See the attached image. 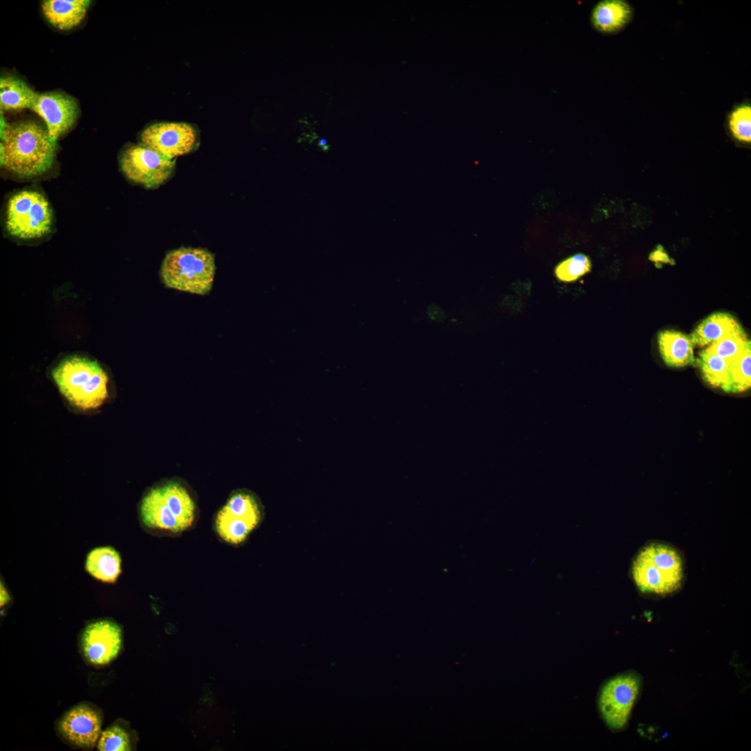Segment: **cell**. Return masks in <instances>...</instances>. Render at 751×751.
Returning <instances> with one entry per match:
<instances>
[{"instance_id": "cell-12", "label": "cell", "mask_w": 751, "mask_h": 751, "mask_svg": "<svg viewBox=\"0 0 751 751\" xmlns=\"http://www.w3.org/2000/svg\"><path fill=\"white\" fill-rule=\"evenodd\" d=\"M99 713L86 704L76 705L67 711L59 720L60 735L72 745L82 748H92L102 732Z\"/></svg>"}, {"instance_id": "cell-18", "label": "cell", "mask_w": 751, "mask_h": 751, "mask_svg": "<svg viewBox=\"0 0 751 751\" xmlns=\"http://www.w3.org/2000/svg\"><path fill=\"white\" fill-rule=\"evenodd\" d=\"M38 95L26 83L15 76H6L0 79L1 111L31 108Z\"/></svg>"}, {"instance_id": "cell-23", "label": "cell", "mask_w": 751, "mask_h": 751, "mask_svg": "<svg viewBox=\"0 0 751 751\" xmlns=\"http://www.w3.org/2000/svg\"><path fill=\"white\" fill-rule=\"evenodd\" d=\"M590 269V258L584 254L578 253L560 262L554 269V274L560 282H572L589 273Z\"/></svg>"}, {"instance_id": "cell-1", "label": "cell", "mask_w": 751, "mask_h": 751, "mask_svg": "<svg viewBox=\"0 0 751 751\" xmlns=\"http://www.w3.org/2000/svg\"><path fill=\"white\" fill-rule=\"evenodd\" d=\"M0 145L1 166L19 177L45 174L56 155V143L47 131L32 121L4 124Z\"/></svg>"}, {"instance_id": "cell-13", "label": "cell", "mask_w": 751, "mask_h": 751, "mask_svg": "<svg viewBox=\"0 0 751 751\" xmlns=\"http://www.w3.org/2000/svg\"><path fill=\"white\" fill-rule=\"evenodd\" d=\"M658 344L664 363L670 367H684L695 362L694 346L689 335L665 330L658 334Z\"/></svg>"}, {"instance_id": "cell-19", "label": "cell", "mask_w": 751, "mask_h": 751, "mask_svg": "<svg viewBox=\"0 0 751 751\" xmlns=\"http://www.w3.org/2000/svg\"><path fill=\"white\" fill-rule=\"evenodd\" d=\"M259 521L232 513L223 508L217 515L216 528L219 535L231 544L243 542Z\"/></svg>"}, {"instance_id": "cell-5", "label": "cell", "mask_w": 751, "mask_h": 751, "mask_svg": "<svg viewBox=\"0 0 751 751\" xmlns=\"http://www.w3.org/2000/svg\"><path fill=\"white\" fill-rule=\"evenodd\" d=\"M194 513L195 506L189 495L172 483L151 490L140 506L141 519L146 526L172 532L188 528L193 522Z\"/></svg>"}, {"instance_id": "cell-22", "label": "cell", "mask_w": 751, "mask_h": 751, "mask_svg": "<svg viewBox=\"0 0 751 751\" xmlns=\"http://www.w3.org/2000/svg\"><path fill=\"white\" fill-rule=\"evenodd\" d=\"M750 346V341L748 339L745 331H742L714 341L708 345L704 350L730 362L741 355Z\"/></svg>"}, {"instance_id": "cell-14", "label": "cell", "mask_w": 751, "mask_h": 751, "mask_svg": "<svg viewBox=\"0 0 751 751\" xmlns=\"http://www.w3.org/2000/svg\"><path fill=\"white\" fill-rule=\"evenodd\" d=\"M742 331L741 325L732 314L717 312L704 319L689 336L695 346H704Z\"/></svg>"}, {"instance_id": "cell-9", "label": "cell", "mask_w": 751, "mask_h": 751, "mask_svg": "<svg viewBox=\"0 0 751 751\" xmlns=\"http://www.w3.org/2000/svg\"><path fill=\"white\" fill-rule=\"evenodd\" d=\"M140 139L145 146L172 160L193 150L197 134L194 128L186 123L159 122L146 127Z\"/></svg>"}, {"instance_id": "cell-20", "label": "cell", "mask_w": 751, "mask_h": 751, "mask_svg": "<svg viewBox=\"0 0 751 751\" xmlns=\"http://www.w3.org/2000/svg\"><path fill=\"white\" fill-rule=\"evenodd\" d=\"M704 380L712 387L722 389L728 380L729 362L704 349L695 360Z\"/></svg>"}, {"instance_id": "cell-16", "label": "cell", "mask_w": 751, "mask_h": 751, "mask_svg": "<svg viewBox=\"0 0 751 751\" xmlns=\"http://www.w3.org/2000/svg\"><path fill=\"white\" fill-rule=\"evenodd\" d=\"M632 14L629 4L622 0H605L593 8L591 22L593 26L603 33H613L623 28Z\"/></svg>"}, {"instance_id": "cell-10", "label": "cell", "mask_w": 751, "mask_h": 751, "mask_svg": "<svg viewBox=\"0 0 751 751\" xmlns=\"http://www.w3.org/2000/svg\"><path fill=\"white\" fill-rule=\"evenodd\" d=\"M81 645L83 656L90 663L108 664L117 657L121 649V629L108 620L92 622L84 629Z\"/></svg>"}, {"instance_id": "cell-11", "label": "cell", "mask_w": 751, "mask_h": 751, "mask_svg": "<svg viewBox=\"0 0 751 751\" xmlns=\"http://www.w3.org/2000/svg\"><path fill=\"white\" fill-rule=\"evenodd\" d=\"M31 109L44 120L55 143L73 126L79 114L76 100L60 92L38 94Z\"/></svg>"}, {"instance_id": "cell-25", "label": "cell", "mask_w": 751, "mask_h": 751, "mask_svg": "<svg viewBox=\"0 0 751 751\" xmlns=\"http://www.w3.org/2000/svg\"><path fill=\"white\" fill-rule=\"evenodd\" d=\"M729 129L740 141L751 142V107L743 104L736 108L729 117Z\"/></svg>"}, {"instance_id": "cell-7", "label": "cell", "mask_w": 751, "mask_h": 751, "mask_svg": "<svg viewBox=\"0 0 751 751\" xmlns=\"http://www.w3.org/2000/svg\"><path fill=\"white\" fill-rule=\"evenodd\" d=\"M640 688L637 675L625 673L606 681L599 694L598 708L606 725L612 730L627 725Z\"/></svg>"}, {"instance_id": "cell-27", "label": "cell", "mask_w": 751, "mask_h": 751, "mask_svg": "<svg viewBox=\"0 0 751 751\" xmlns=\"http://www.w3.org/2000/svg\"><path fill=\"white\" fill-rule=\"evenodd\" d=\"M0 591V606L1 607H2L6 604H8L10 601V596L4 586L2 584V582H1Z\"/></svg>"}, {"instance_id": "cell-4", "label": "cell", "mask_w": 751, "mask_h": 751, "mask_svg": "<svg viewBox=\"0 0 751 751\" xmlns=\"http://www.w3.org/2000/svg\"><path fill=\"white\" fill-rule=\"evenodd\" d=\"M215 273L214 255L206 249L191 247L169 251L160 269L165 287L201 296L211 291Z\"/></svg>"}, {"instance_id": "cell-24", "label": "cell", "mask_w": 751, "mask_h": 751, "mask_svg": "<svg viewBox=\"0 0 751 751\" xmlns=\"http://www.w3.org/2000/svg\"><path fill=\"white\" fill-rule=\"evenodd\" d=\"M97 748L99 751H129L131 749L128 733L116 725L102 731Z\"/></svg>"}, {"instance_id": "cell-15", "label": "cell", "mask_w": 751, "mask_h": 751, "mask_svg": "<svg viewBox=\"0 0 751 751\" xmlns=\"http://www.w3.org/2000/svg\"><path fill=\"white\" fill-rule=\"evenodd\" d=\"M90 2L89 0H46L42 3V10L53 26L60 30H70L82 21Z\"/></svg>"}, {"instance_id": "cell-26", "label": "cell", "mask_w": 751, "mask_h": 751, "mask_svg": "<svg viewBox=\"0 0 751 751\" xmlns=\"http://www.w3.org/2000/svg\"><path fill=\"white\" fill-rule=\"evenodd\" d=\"M227 511L260 521L261 512L255 499L250 494L239 492L232 496L223 507Z\"/></svg>"}, {"instance_id": "cell-28", "label": "cell", "mask_w": 751, "mask_h": 751, "mask_svg": "<svg viewBox=\"0 0 751 751\" xmlns=\"http://www.w3.org/2000/svg\"><path fill=\"white\" fill-rule=\"evenodd\" d=\"M652 255L653 256V259H656L657 260L665 261L668 259V256L663 251L659 250L653 252Z\"/></svg>"}, {"instance_id": "cell-2", "label": "cell", "mask_w": 751, "mask_h": 751, "mask_svg": "<svg viewBox=\"0 0 751 751\" xmlns=\"http://www.w3.org/2000/svg\"><path fill=\"white\" fill-rule=\"evenodd\" d=\"M51 375L65 398L82 410L98 407L108 397V376L96 360L88 357L67 356Z\"/></svg>"}, {"instance_id": "cell-21", "label": "cell", "mask_w": 751, "mask_h": 751, "mask_svg": "<svg viewBox=\"0 0 751 751\" xmlns=\"http://www.w3.org/2000/svg\"><path fill=\"white\" fill-rule=\"evenodd\" d=\"M751 386V348L729 364L728 380L722 389L729 393L745 391Z\"/></svg>"}, {"instance_id": "cell-29", "label": "cell", "mask_w": 751, "mask_h": 751, "mask_svg": "<svg viewBox=\"0 0 751 751\" xmlns=\"http://www.w3.org/2000/svg\"><path fill=\"white\" fill-rule=\"evenodd\" d=\"M326 143H327V141H326V140H325V139H324V138H322V139H321V140H319V144H320L321 145H322V146H323V145H325L326 144Z\"/></svg>"}, {"instance_id": "cell-6", "label": "cell", "mask_w": 751, "mask_h": 751, "mask_svg": "<svg viewBox=\"0 0 751 751\" xmlns=\"http://www.w3.org/2000/svg\"><path fill=\"white\" fill-rule=\"evenodd\" d=\"M52 211L49 202L35 191H22L10 197L6 216V229L22 239L40 238L51 230Z\"/></svg>"}, {"instance_id": "cell-3", "label": "cell", "mask_w": 751, "mask_h": 751, "mask_svg": "<svg viewBox=\"0 0 751 751\" xmlns=\"http://www.w3.org/2000/svg\"><path fill=\"white\" fill-rule=\"evenodd\" d=\"M633 580L644 593L665 595L681 586L684 565L680 554L663 543H651L643 547L633 560Z\"/></svg>"}, {"instance_id": "cell-8", "label": "cell", "mask_w": 751, "mask_h": 751, "mask_svg": "<svg viewBox=\"0 0 751 751\" xmlns=\"http://www.w3.org/2000/svg\"><path fill=\"white\" fill-rule=\"evenodd\" d=\"M120 165L129 180L145 188H153L163 184L170 177L175 161L142 144L126 149L120 157Z\"/></svg>"}, {"instance_id": "cell-17", "label": "cell", "mask_w": 751, "mask_h": 751, "mask_svg": "<svg viewBox=\"0 0 751 751\" xmlns=\"http://www.w3.org/2000/svg\"><path fill=\"white\" fill-rule=\"evenodd\" d=\"M86 570L98 580L113 583L121 572L120 556L111 547L95 548L87 556Z\"/></svg>"}]
</instances>
